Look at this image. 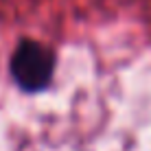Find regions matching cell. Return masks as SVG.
Masks as SVG:
<instances>
[{"label": "cell", "instance_id": "cell-1", "mask_svg": "<svg viewBox=\"0 0 151 151\" xmlns=\"http://www.w3.org/2000/svg\"><path fill=\"white\" fill-rule=\"evenodd\" d=\"M55 57L46 46L33 40H22L11 55V77L24 92L44 90L53 79Z\"/></svg>", "mask_w": 151, "mask_h": 151}]
</instances>
